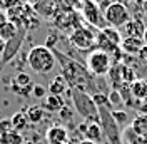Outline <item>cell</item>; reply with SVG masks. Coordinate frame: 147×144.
I'll return each mask as SVG.
<instances>
[{
    "label": "cell",
    "mask_w": 147,
    "mask_h": 144,
    "mask_svg": "<svg viewBox=\"0 0 147 144\" xmlns=\"http://www.w3.org/2000/svg\"><path fill=\"white\" fill-rule=\"evenodd\" d=\"M57 57L54 50L49 49L47 45H34L27 54V65L40 75H45L55 69Z\"/></svg>",
    "instance_id": "cell-1"
},
{
    "label": "cell",
    "mask_w": 147,
    "mask_h": 144,
    "mask_svg": "<svg viewBox=\"0 0 147 144\" xmlns=\"http://www.w3.org/2000/svg\"><path fill=\"white\" fill-rule=\"evenodd\" d=\"M72 102H74V106H75V111L85 119V122H99L100 124L99 107H97V104L94 102V99H92L89 94L74 89Z\"/></svg>",
    "instance_id": "cell-2"
},
{
    "label": "cell",
    "mask_w": 147,
    "mask_h": 144,
    "mask_svg": "<svg viewBox=\"0 0 147 144\" xmlns=\"http://www.w3.org/2000/svg\"><path fill=\"white\" fill-rule=\"evenodd\" d=\"M130 18H132V14H130L129 7L124 2H114V3H110L109 7L104 10L105 24L109 27L117 29V30H120Z\"/></svg>",
    "instance_id": "cell-3"
},
{
    "label": "cell",
    "mask_w": 147,
    "mask_h": 144,
    "mask_svg": "<svg viewBox=\"0 0 147 144\" xmlns=\"http://www.w3.org/2000/svg\"><path fill=\"white\" fill-rule=\"evenodd\" d=\"M87 71L90 72L92 75H107L110 72V65H112V60H110V54L104 52V50H99V49H94L89 52L87 55Z\"/></svg>",
    "instance_id": "cell-4"
},
{
    "label": "cell",
    "mask_w": 147,
    "mask_h": 144,
    "mask_svg": "<svg viewBox=\"0 0 147 144\" xmlns=\"http://www.w3.org/2000/svg\"><path fill=\"white\" fill-rule=\"evenodd\" d=\"M120 42H122V34H120V30L105 25L104 29L99 30L95 45H97L99 50H104V52H107V54H112V52H115V50H120Z\"/></svg>",
    "instance_id": "cell-5"
},
{
    "label": "cell",
    "mask_w": 147,
    "mask_h": 144,
    "mask_svg": "<svg viewBox=\"0 0 147 144\" xmlns=\"http://www.w3.org/2000/svg\"><path fill=\"white\" fill-rule=\"evenodd\" d=\"M97 34H99V29L92 27V25H87V27H77L74 30L69 40L74 47L80 49V50H87V49H92L95 42H97Z\"/></svg>",
    "instance_id": "cell-6"
},
{
    "label": "cell",
    "mask_w": 147,
    "mask_h": 144,
    "mask_svg": "<svg viewBox=\"0 0 147 144\" xmlns=\"http://www.w3.org/2000/svg\"><path fill=\"white\" fill-rule=\"evenodd\" d=\"M82 14H84V18L89 22V25L95 29H104L105 25V20H104V14H102V9L94 2V0H85L82 5Z\"/></svg>",
    "instance_id": "cell-7"
},
{
    "label": "cell",
    "mask_w": 147,
    "mask_h": 144,
    "mask_svg": "<svg viewBox=\"0 0 147 144\" xmlns=\"http://www.w3.org/2000/svg\"><path fill=\"white\" fill-rule=\"evenodd\" d=\"M10 87H12L13 92L22 94V96H25V97H30V96H32V90H34V82H32V77H30L28 74L18 72L17 75L12 79Z\"/></svg>",
    "instance_id": "cell-8"
},
{
    "label": "cell",
    "mask_w": 147,
    "mask_h": 144,
    "mask_svg": "<svg viewBox=\"0 0 147 144\" xmlns=\"http://www.w3.org/2000/svg\"><path fill=\"white\" fill-rule=\"evenodd\" d=\"M146 24L140 17H132L129 20L124 27L120 29V34H122V39L124 37H136V39H142L144 32H146Z\"/></svg>",
    "instance_id": "cell-9"
},
{
    "label": "cell",
    "mask_w": 147,
    "mask_h": 144,
    "mask_svg": "<svg viewBox=\"0 0 147 144\" xmlns=\"http://www.w3.org/2000/svg\"><path fill=\"white\" fill-rule=\"evenodd\" d=\"M45 139L49 144H67L69 143V132L64 126H50L45 132Z\"/></svg>",
    "instance_id": "cell-10"
},
{
    "label": "cell",
    "mask_w": 147,
    "mask_h": 144,
    "mask_svg": "<svg viewBox=\"0 0 147 144\" xmlns=\"http://www.w3.org/2000/svg\"><path fill=\"white\" fill-rule=\"evenodd\" d=\"M144 47V40L142 39H136V37H124L120 42V50L127 55H136L137 57L139 52Z\"/></svg>",
    "instance_id": "cell-11"
},
{
    "label": "cell",
    "mask_w": 147,
    "mask_h": 144,
    "mask_svg": "<svg viewBox=\"0 0 147 144\" xmlns=\"http://www.w3.org/2000/svg\"><path fill=\"white\" fill-rule=\"evenodd\" d=\"M80 129H84L85 139H87V141H92V143H95V144L99 143L102 139V136H104L102 126L99 122H85V124H82Z\"/></svg>",
    "instance_id": "cell-12"
},
{
    "label": "cell",
    "mask_w": 147,
    "mask_h": 144,
    "mask_svg": "<svg viewBox=\"0 0 147 144\" xmlns=\"http://www.w3.org/2000/svg\"><path fill=\"white\" fill-rule=\"evenodd\" d=\"M22 44H24V29L18 32V35L13 39V40H10V42H7V45H5V54H3V59H2V62H9V59H12L13 55H17L18 49L22 47Z\"/></svg>",
    "instance_id": "cell-13"
},
{
    "label": "cell",
    "mask_w": 147,
    "mask_h": 144,
    "mask_svg": "<svg viewBox=\"0 0 147 144\" xmlns=\"http://www.w3.org/2000/svg\"><path fill=\"white\" fill-rule=\"evenodd\" d=\"M18 32H20V29L15 22H12V20H5L2 25H0V39L3 40V42H10V40H13L15 37L18 35Z\"/></svg>",
    "instance_id": "cell-14"
},
{
    "label": "cell",
    "mask_w": 147,
    "mask_h": 144,
    "mask_svg": "<svg viewBox=\"0 0 147 144\" xmlns=\"http://www.w3.org/2000/svg\"><path fill=\"white\" fill-rule=\"evenodd\" d=\"M42 107L45 109V111H49V112H60L62 107H64V101H62V97H59V96L47 94Z\"/></svg>",
    "instance_id": "cell-15"
},
{
    "label": "cell",
    "mask_w": 147,
    "mask_h": 144,
    "mask_svg": "<svg viewBox=\"0 0 147 144\" xmlns=\"http://www.w3.org/2000/svg\"><path fill=\"white\" fill-rule=\"evenodd\" d=\"M130 127H132V131L137 136H140L142 139L147 137V114H139V116H136L134 121L130 122Z\"/></svg>",
    "instance_id": "cell-16"
},
{
    "label": "cell",
    "mask_w": 147,
    "mask_h": 144,
    "mask_svg": "<svg viewBox=\"0 0 147 144\" xmlns=\"http://www.w3.org/2000/svg\"><path fill=\"white\" fill-rule=\"evenodd\" d=\"M25 114H27V119L30 124H40L45 119V109L42 106H30L25 111Z\"/></svg>",
    "instance_id": "cell-17"
},
{
    "label": "cell",
    "mask_w": 147,
    "mask_h": 144,
    "mask_svg": "<svg viewBox=\"0 0 147 144\" xmlns=\"http://www.w3.org/2000/svg\"><path fill=\"white\" fill-rule=\"evenodd\" d=\"M67 81H65L62 75H57L52 79L50 82V86H49V94H52V96H59V97H62V94H64L65 90H67Z\"/></svg>",
    "instance_id": "cell-18"
},
{
    "label": "cell",
    "mask_w": 147,
    "mask_h": 144,
    "mask_svg": "<svg viewBox=\"0 0 147 144\" xmlns=\"http://www.w3.org/2000/svg\"><path fill=\"white\" fill-rule=\"evenodd\" d=\"M122 141L125 144H142V137L136 134V132L132 131V127L129 126L127 129H124V132H122Z\"/></svg>",
    "instance_id": "cell-19"
},
{
    "label": "cell",
    "mask_w": 147,
    "mask_h": 144,
    "mask_svg": "<svg viewBox=\"0 0 147 144\" xmlns=\"http://www.w3.org/2000/svg\"><path fill=\"white\" fill-rule=\"evenodd\" d=\"M12 126L15 127L17 131H22L28 126V119H27V114L25 112H17L15 116L12 117Z\"/></svg>",
    "instance_id": "cell-20"
},
{
    "label": "cell",
    "mask_w": 147,
    "mask_h": 144,
    "mask_svg": "<svg viewBox=\"0 0 147 144\" xmlns=\"http://www.w3.org/2000/svg\"><path fill=\"white\" fill-rule=\"evenodd\" d=\"M112 117H114V121L117 122V124H125L129 122V117H127V112L125 111H114V112H110Z\"/></svg>",
    "instance_id": "cell-21"
},
{
    "label": "cell",
    "mask_w": 147,
    "mask_h": 144,
    "mask_svg": "<svg viewBox=\"0 0 147 144\" xmlns=\"http://www.w3.org/2000/svg\"><path fill=\"white\" fill-rule=\"evenodd\" d=\"M32 96L34 97H38V99H45L47 96V89L44 87V86H34V90H32Z\"/></svg>",
    "instance_id": "cell-22"
},
{
    "label": "cell",
    "mask_w": 147,
    "mask_h": 144,
    "mask_svg": "<svg viewBox=\"0 0 147 144\" xmlns=\"http://www.w3.org/2000/svg\"><path fill=\"white\" fill-rule=\"evenodd\" d=\"M2 5L5 10H13L15 7H20L22 5V0H2Z\"/></svg>",
    "instance_id": "cell-23"
},
{
    "label": "cell",
    "mask_w": 147,
    "mask_h": 144,
    "mask_svg": "<svg viewBox=\"0 0 147 144\" xmlns=\"http://www.w3.org/2000/svg\"><path fill=\"white\" fill-rule=\"evenodd\" d=\"M137 59H139L142 64H146V65H147V45H144V47H142V50L139 52Z\"/></svg>",
    "instance_id": "cell-24"
},
{
    "label": "cell",
    "mask_w": 147,
    "mask_h": 144,
    "mask_svg": "<svg viewBox=\"0 0 147 144\" xmlns=\"http://www.w3.org/2000/svg\"><path fill=\"white\" fill-rule=\"evenodd\" d=\"M94 2H95V3H97L100 9L104 7V10H105V9L110 5V3H114V2H120V0H94Z\"/></svg>",
    "instance_id": "cell-25"
},
{
    "label": "cell",
    "mask_w": 147,
    "mask_h": 144,
    "mask_svg": "<svg viewBox=\"0 0 147 144\" xmlns=\"http://www.w3.org/2000/svg\"><path fill=\"white\" fill-rule=\"evenodd\" d=\"M60 116H64L65 119H70L72 117V111H67V107H62V111H60Z\"/></svg>",
    "instance_id": "cell-26"
},
{
    "label": "cell",
    "mask_w": 147,
    "mask_h": 144,
    "mask_svg": "<svg viewBox=\"0 0 147 144\" xmlns=\"http://www.w3.org/2000/svg\"><path fill=\"white\" fill-rule=\"evenodd\" d=\"M5 45H7V42H3V40L0 39V60L3 59V54H5Z\"/></svg>",
    "instance_id": "cell-27"
},
{
    "label": "cell",
    "mask_w": 147,
    "mask_h": 144,
    "mask_svg": "<svg viewBox=\"0 0 147 144\" xmlns=\"http://www.w3.org/2000/svg\"><path fill=\"white\" fill-rule=\"evenodd\" d=\"M5 20H9V18L5 17V12H2V10H0V25H2Z\"/></svg>",
    "instance_id": "cell-28"
},
{
    "label": "cell",
    "mask_w": 147,
    "mask_h": 144,
    "mask_svg": "<svg viewBox=\"0 0 147 144\" xmlns=\"http://www.w3.org/2000/svg\"><path fill=\"white\" fill-rule=\"evenodd\" d=\"M140 10H142V12H144V14L147 15V0H144V3H142V7H140Z\"/></svg>",
    "instance_id": "cell-29"
},
{
    "label": "cell",
    "mask_w": 147,
    "mask_h": 144,
    "mask_svg": "<svg viewBox=\"0 0 147 144\" xmlns=\"http://www.w3.org/2000/svg\"><path fill=\"white\" fill-rule=\"evenodd\" d=\"M142 40H144V45H147V27H146V32H144V35H142Z\"/></svg>",
    "instance_id": "cell-30"
},
{
    "label": "cell",
    "mask_w": 147,
    "mask_h": 144,
    "mask_svg": "<svg viewBox=\"0 0 147 144\" xmlns=\"http://www.w3.org/2000/svg\"><path fill=\"white\" fill-rule=\"evenodd\" d=\"M79 144H95V143H92V141H87V139H84V141H80Z\"/></svg>",
    "instance_id": "cell-31"
},
{
    "label": "cell",
    "mask_w": 147,
    "mask_h": 144,
    "mask_svg": "<svg viewBox=\"0 0 147 144\" xmlns=\"http://www.w3.org/2000/svg\"><path fill=\"white\" fill-rule=\"evenodd\" d=\"M120 2H124V3H125V5H127V3H132V2H134V0H120Z\"/></svg>",
    "instance_id": "cell-32"
},
{
    "label": "cell",
    "mask_w": 147,
    "mask_h": 144,
    "mask_svg": "<svg viewBox=\"0 0 147 144\" xmlns=\"http://www.w3.org/2000/svg\"><path fill=\"white\" fill-rule=\"evenodd\" d=\"M142 144H147V137H144V139H142Z\"/></svg>",
    "instance_id": "cell-33"
}]
</instances>
